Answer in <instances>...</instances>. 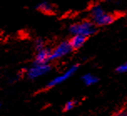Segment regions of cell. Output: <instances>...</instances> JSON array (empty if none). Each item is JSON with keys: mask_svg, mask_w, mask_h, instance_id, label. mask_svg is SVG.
<instances>
[{"mask_svg": "<svg viewBox=\"0 0 127 116\" xmlns=\"http://www.w3.org/2000/svg\"><path fill=\"white\" fill-rule=\"evenodd\" d=\"M76 103L77 102L74 101V100H70L69 102H67L66 104H65V106H64V111H69L70 110H72V109L75 106Z\"/></svg>", "mask_w": 127, "mask_h": 116, "instance_id": "cell-10", "label": "cell"}, {"mask_svg": "<svg viewBox=\"0 0 127 116\" xmlns=\"http://www.w3.org/2000/svg\"><path fill=\"white\" fill-rule=\"evenodd\" d=\"M37 54L35 56V61L34 63H48L50 58V53L51 50L46 48H43V49L37 50Z\"/></svg>", "mask_w": 127, "mask_h": 116, "instance_id": "cell-6", "label": "cell"}, {"mask_svg": "<svg viewBox=\"0 0 127 116\" xmlns=\"http://www.w3.org/2000/svg\"><path fill=\"white\" fill-rule=\"evenodd\" d=\"M127 71V64L126 63H123V64L119 65L116 68V72L119 73V74H124Z\"/></svg>", "mask_w": 127, "mask_h": 116, "instance_id": "cell-11", "label": "cell"}, {"mask_svg": "<svg viewBox=\"0 0 127 116\" xmlns=\"http://www.w3.org/2000/svg\"><path fill=\"white\" fill-rule=\"evenodd\" d=\"M72 50L73 49L70 46L69 41H63L55 47V49L53 51H51L49 60H55L63 58L65 55L71 53Z\"/></svg>", "mask_w": 127, "mask_h": 116, "instance_id": "cell-4", "label": "cell"}, {"mask_svg": "<svg viewBox=\"0 0 127 116\" xmlns=\"http://www.w3.org/2000/svg\"><path fill=\"white\" fill-rule=\"evenodd\" d=\"M51 69V66L48 63H34L27 71V76L30 79H35L39 78L47 73H49Z\"/></svg>", "mask_w": 127, "mask_h": 116, "instance_id": "cell-3", "label": "cell"}, {"mask_svg": "<svg viewBox=\"0 0 127 116\" xmlns=\"http://www.w3.org/2000/svg\"><path fill=\"white\" fill-rule=\"evenodd\" d=\"M82 79H83L84 83H85V85H88V86L95 85V84H96L99 80V79L97 78L96 76L93 75V74H85V75L83 76Z\"/></svg>", "mask_w": 127, "mask_h": 116, "instance_id": "cell-9", "label": "cell"}, {"mask_svg": "<svg viewBox=\"0 0 127 116\" xmlns=\"http://www.w3.org/2000/svg\"><path fill=\"white\" fill-rule=\"evenodd\" d=\"M35 48L37 50H39V49L44 48V40L41 39V38H38L35 41Z\"/></svg>", "mask_w": 127, "mask_h": 116, "instance_id": "cell-12", "label": "cell"}, {"mask_svg": "<svg viewBox=\"0 0 127 116\" xmlns=\"http://www.w3.org/2000/svg\"><path fill=\"white\" fill-rule=\"evenodd\" d=\"M97 30V26L90 20H84V21L75 23L69 27V32L72 34H79L85 37H90L95 34Z\"/></svg>", "mask_w": 127, "mask_h": 116, "instance_id": "cell-2", "label": "cell"}, {"mask_svg": "<svg viewBox=\"0 0 127 116\" xmlns=\"http://www.w3.org/2000/svg\"><path fill=\"white\" fill-rule=\"evenodd\" d=\"M113 116H127V114H126V111L125 109H123V110H120L119 112L115 113Z\"/></svg>", "mask_w": 127, "mask_h": 116, "instance_id": "cell-13", "label": "cell"}, {"mask_svg": "<svg viewBox=\"0 0 127 116\" xmlns=\"http://www.w3.org/2000/svg\"><path fill=\"white\" fill-rule=\"evenodd\" d=\"M38 10L41 11L43 13H51L53 11V6L51 5L48 2H41L40 3H38L37 6H36Z\"/></svg>", "mask_w": 127, "mask_h": 116, "instance_id": "cell-8", "label": "cell"}, {"mask_svg": "<svg viewBox=\"0 0 127 116\" xmlns=\"http://www.w3.org/2000/svg\"><path fill=\"white\" fill-rule=\"evenodd\" d=\"M86 41V37L79 34H73V37L69 41L70 46L73 49H78L85 44Z\"/></svg>", "mask_w": 127, "mask_h": 116, "instance_id": "cell-7", "label": "cell"}, {"mask_svg": "<svg viewBox=\"0 0 127 116\" xmlns=\"http://www.w3.org/2000/svg\"><path fill=\"white\" fill-rule=\"evenodd\" d=\"M78 69H79V65H77V64L72 65L71 67H70L69 69H68L64 74L55 77V78L52 79L51 81H49V83L47 85V87L52 88V87H54V86L60 85L61 83H63V82H64L65 80H67L68 79L73 75L74 73L78 70Z\"/></svg>", "mask_w": 127, "mask_h": 116, "instance_id": "cell-5", "label": "cell"}, {"mask_svg": "<svg viewBox=\"0 0 127 116\" xmlns=\"http://www.w3.org/2000/svg\"><path fill=\"white\" fill-rule=\"evenodd\" d=\"M105 1H112V0H105Z\"/></svg>", "mask_w": 127, "mask_h": 116, "instance_id": "cell-14", "label": "cell"}, {"mask_svg": "<svg viewBox=\"0 0 127 116\" xmlns=\"http://www.w3.org/2000/svg\"><path fill=\"white\" fill-rule=\"evenodd\" d=\"M90 17L96 26H106L115 20L114 14L105 11L100 4H94L90 8Z\"/></svg>", "mask_w": 127, "mask_h": 116, "instance_id": "cell-1", "label": "cell"}]
</instances>
